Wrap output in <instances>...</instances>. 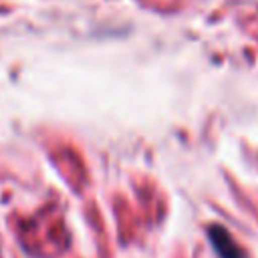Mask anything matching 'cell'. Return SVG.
I'll return each instance as SVG.
<instances>
[{
    "instance_id": "6da1fadb",
    "label": "cell",
    "mask_w": 258,
    "mask_h": 258,
    "mask_svg": "<svg viewBox=\"0 0 258 258\" xmlns=\"http://www.w3.org/2000/svg\"><path fill=\"white\" fill-rule=\"evenodd\" d=\"M208 238H210L212 248H214L218 258H246V254L242 252L238 242L228 234V230L224 226H218V224L210 226L208 228Z\"/></svg>"
}]
</instances>
